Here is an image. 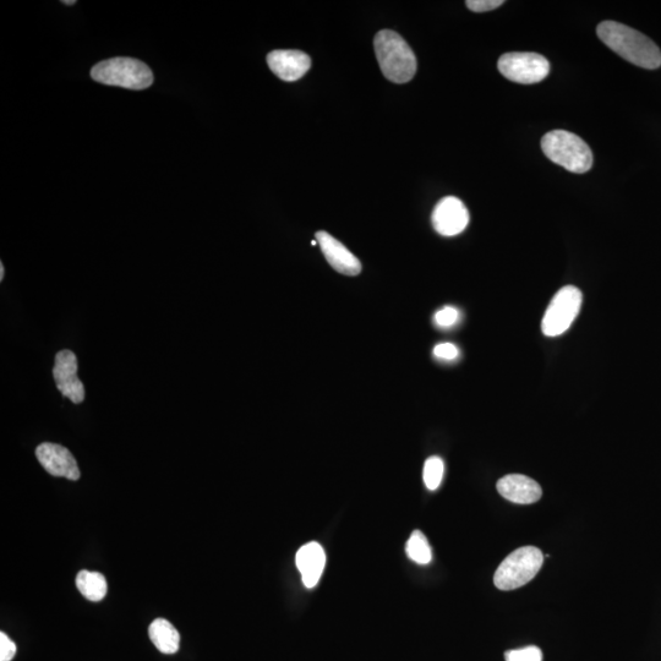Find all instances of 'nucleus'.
I'll list each match as a JSON object with an SVG mask.
<instances>
[{"label":"nucleus","instance_id":"9","mask_svg":"<svg viewBox=\"0 0 661 661\" xmlns=\"http://www.w3.org/2000/svg\"><path fill=\"white\" fill-rule=\"evenodd\" d=\"M53 376L58 390L64 397L69 398L75 404L84 402L85 387L79 379L78 358L73 352L64 349L57 354Z\"/></svg>","mask_w":661,"mask_h":661},{"label":"nucleus","instance_id":"21","mask_svg":"<svg viewBox=\"0 0 661 661\" xmlns=\"http://www.w3.org/2000/svg\"><path fill=\"white\" fill-rule=\"evenodd\" d=\"M504 3V0H468L466 5L474 13H486L500 8Z\"/></svg>","mask_w":661,"mask_h":661},{"label":"nucleus","instance_id":"20","mask_svg":"<svg viewBox=\"0 0 661 661\" xmlns=\"http://www.w3.org/2000/svg\"><path fill=\"white\" fill-rule=\"evenodd\" d=\"M458 319H460V311L452 307L442 308L434 316L435 324L441 329L452 327L457 324Z\"/></svg>","mask_w":661,"mask_h":661},{"label":"nucleus","instance_id":"22","mask_svg":"<svg viewBox=\"0 0 661 661\" xmlns=\"http://www.w3.org/2000/svg\"><path fill=\"white\" fill-rule=\"evenodd\" d=\"M16 654V644L4 632L0 633V661H12Z\"/></svg>","mask_w":661,"mask_h":661},{"label":"nucleus","instance_id":"24","mask_svg":"<svg viewBox=\"0 0 661 661\" xmlns=\"http://www.w3.org/2000/svg\"><path fill=\"white\" fill-rule=\"evenodd\" d=\"M4 273H5L4 266L3 264H0V281L4 280Z\"/></svg>","mask_w":661,"mask_h":661},{"label":"nucleus","instance_id":"11","mask_svg":"<svg viewBox=\"0 0 661 661\" xmlns=\"http://www.w3.org/2000/svg\"><path fill=\"white\" fill-rule=\"evenodd\" d=\"M315 237L322 254L325 255L333 270L346 276H358L362 272V264H360L357 256H354L351 251L344 247L340 240L333 238L331 234L324 231L316 233Z\"/></svg>","mask_w":661,"mask_h":661},{"label":"nucleus","instance_id":"13","mask_svg":"<svg viewBox=\"0 0 661 661\" xmlns=\"http://www.w3.org/2000/svg\"><path fill=\"white\" fill-rule=\"evenodd\" d=\"M267 64L277 78L293 83L308 73L311 59L300 51H273L267 56Z\"/></svg>","mask_w":661,"mask_h":661},{"label":"nucleus","instance_id":"19","mask_svg":"<svg viewBox=\"0 0 661 661\" xmlns=\"http://www.w3.org/2000/svg\"><path fill=\"white\" fill-rule=\"evenodd\" d=\"M506 661H543V652L538 647L529 646L522 649L508 650Z\"/></svg>","mask_w":661,"mask_h":661},{"label":"nucleus","instance_id":"14","mask_svg":"<svg viewBox=\"0 0 661 661\" xmlns=\"http://www.w3.org/2000/svg\"><path fill=\"white\" fill-rule=\"evenodd\" d=\"M296 562L304 586L314 588L319 583L322 572L325 570L326 554L324 548L316 542L305 544L298 550Z\"/></svg>","mask_w":661,"mask_h":661},{"label":"nucleus","instance_id":"16","mask_svg":"<svg viewBox=\"0 0 661 661\" xmlns=\"http://www.w3.org/2000/svg\"><path fill=\"white\" fill-rule=\"evenodd\" d=\"M76 587L91 602H100L107 594L106 578L98 572L81 571L76 577Z\"/></svg>","mask_w":661,"mask_h":661},{"label":"nucleus","instance_id":"8","mask_svg":"<svg viewBox=\"0 0 661 661\" xmlns=\"http://www.w3.org/2000/svg\"><path fill=\"white\" fill-rule=\"evenodd\" d=\"M434 229L444 237H455L469 225V212L466 205L455 196H447L437 202L431 216Z\"/></svg>","mask_w":661,"mask_h":661},{"label":"nucleus","instance_id":"4","mask_svg":"<svg viewBox=\"0 0 661 661\" xmlns=\"http://www.w3.org/2000/svg\"><path fill=\"white\" fill-rule=\"evenodd\" d=\"M91 78L103 85L130 90H145L154 84V74L151 69L134 58L103 60L92 68Z\"/></svg>","mask_w":661,"mask_h":661},{"label":"nucleus","instance_id":"25","mask_svg":"<svg viewBox=\"0 0 661 661\" xmlns=\"http://www.w3.org/2000/svg\"><path fill=\"white\" fill-rule=\"evenodd\" d=\"M65 5H74L76 2L75 0H70V2H63Z\"/></svg>","mask_w":661,"mask_h":661},{"label":"nucleus","instance_id":"3","mask_svg":"<svg viewBox=\"0 0 661 661\" xmlns=\"http://www.w3.org/2000/svg\"><path fill=\"white\" fill-rule=\"evenodd\" d=\"M544 155L571 173H586L593 166L591 147L576 134L554 130L542 140Z\"/></svg>","mask_w":661,"mask_h":661},{"label":"nucleus","instance_id":"15","mask_svg":"<svg viewBox=\"0 0 661 661\" xmlns=\"http://www.w3.org/2000/svg\"><path fill=\"white\" fill-rule=\"evenodd\" d=\"M151 642L163 654H176L179 649L180 635L171 622L156 619L149 628Z\"/></svg>","mask_w":661,"mask_h":661},{"label":"nucleus","instance_id":"10","mask_svg":"<svg viewBox=\"0 0 661 661\" xmlns=\"http://www.w3.org/2000/svg\"><path fill=\"white\" fill-rule=\"evenodd\" d=\"M36 456L41 466L53 477L69 480L80 478L78 462L65 447L46 442V444L37 447Z\"/></svg>","mask_w":661,"mask_h":661},{"label":"nucleus","instance_id":"18","mask_svg":"<svg viewBox=\"0 0 661 661\" xmlns=\"http://www.w3.org/2000/svg\"><path fill=\"white\" fill-rule=\"evenodd\" d=\"M445 464L440 457H430L424 464L423 479L426 488L436 490L444 478Z\"/></svg>","mask_w":661,"mask_h":661},{"label":"nucleus","instance_id":"23","mask_svg":"<svg viewBox=\"0 0 661 661\" xmlns=\"http://www.w3.org/2000/svg\"><path fill=\"white\" fill-rule=\"evenodd\" d=\"M434 354L436 358L442 360H455L458 355H460V351H458V348L455 346V344L441 343L437 344V346L434 348Z\"/></svg>","mask_w":661,"mask_h":661},{"label":"nucleus","instance_id":"5","mask_svg":"<svg viewBox=\"0 0 661 661\" xmlns=\"http://www.w3.org/2000/svg\"><path fill=\"white\" fill-rule=\"evenodd\" d=\"M544 564L542 550L535 546H523L513 551L497 567L494 576L496 588L500 591H515L531 582Z\"/></svg>","mask_w":661,"mask_h":661},{"label":"nucleus","instance_id":"2","mask_svg":"<svg viewBox=\"0 0 661 661\" xmlns=\"http://www.w3.org/2000/svg\"><path fill=\"white\" fill-rule=\"evenodd\" d=\"M374 47L382 74L395 84H407L417 73V58L401 35L382 30L375 36Z\"/></svg>","mask_w":661,"mask_h":661},{"label":"nucleus","instance_id":"7","mask_svg":"<svg viewBox=\"0 0 661 661\" xmlns=\"http://www.w3.org/2000/svg\"><path fill=\"white\" fill-rule=\"evenodd\" d=\"M497 68L506 79L522 85L538 84L550 73L548 59L538 53H506L499 59Z\"/></svg>","mask_w":661,"mask_h":661},{"label":"nucleus","instance_id":"6","mask_svg":"<svg viewBox=\"0 0 661 661\" xmlns=\"http://www.w3.org/2000/svg\"><path fill=\"white\" fill-rule=\"evenodd\" d=\"M582 292L575 286L561 288L549 304L542 322L546 337L564 335L576 320L582 307Z\"/></svg>","mask_w":661,"mask_h":661},{"label":"nucleus","instance_id":"26","mask_svg":"<svg viewBox=\"0 0 661 661\" xmlns=\"http://www.w3.org/2000/svg\"><path fill=\"white\" fill-rule=\"evenodd\" d=\"M311 245H313V247H315V245H318V242H316V240H313V242H311Z\"/></svg>","mask_w":661,"mask_h":661},{"label":"nucleus","instance_id":"1","mask_svg":"<svg viewBox=\"0 0 661 661\" xmlns=\"http://www.w3.org/2000/svg\"><path fill=\"white\" fill-rule=\"evenodd\" d=\"M597 34L611 51L627 62L649 70L661 67L659 47L641 32L615 21H604L598 26Z\"/></svg>","mask_w":661,"mask_h":661},{"label":"nucleus","instance_id":"12","mask_svg":"<svg viewBox=\"0 0 661 661\" xmlns=\"http://www.w3.org/2000/svg\"><path fill=\"white\" fill-rule=\"evenodd\" d=\"M496 488L502 497L518 505L535 504L543 495L542 486L522 474L505 475L497 482Z\"/></svg>","mask_w":661,"mask_h":661},{"label":"nucleus","instance_id":"17","mask_svg":"<svg viewBox=\"0 0 661 661\" xmlns=\"http://www.w3.org/2000/svg\"><path fill=\"white\" fill-rule=\"evenodd\" d=\"M406 551L409 559L419 565H428L433 559L431 548L425 535L420 531H414L408 539Z\"/></svg>","mask_w":661,"mask_h":661}]
</instances>
